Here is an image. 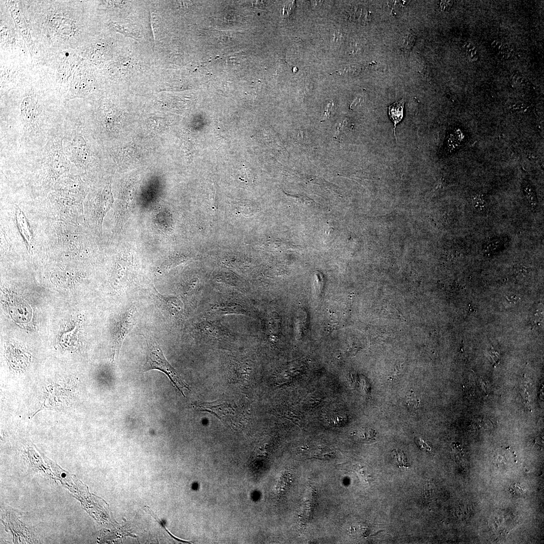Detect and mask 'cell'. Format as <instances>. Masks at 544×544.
Instances as JSON below:
<instances>
[{"label":"cell","mask_w":544,"mask_h":544,"mask_svg":"<svg viewBox=\"0 0 544 544\" xmlns=\"http://www.w3.org/2000/svg\"><path fill=\"white\" fill-rule=\"evenodd\" d=\"M40 97L32 89L22 97L18 114L23 138L30 141L38 137L44 125L43 107Z\"/></svg>","instance_id":"6da1fadb"},{"label":"cell","mask_w":544,"mask_h":544,"mask_svg":"<svg viewBox=\"0 0 544 544\" xmlns=\"http://www.w3.org/2000/svg\"><path fill=\"white\" fill-rule=\"evenodd\" d=\"M62 141L63 138H52L44 151L42 166L46 183L50 187L60 177L69 174L70 170V161L64 153Z\"/></svg>","instance_id":"7a4b0ae2"},{"label":"cell","mask_w":544,"mask_h":544,"mask_svg":"<svg viewBox=\"0 0 544 544\" xmlns=\"http://www.w3.org/2000/svg\"><path fill=\"white\" fill-rule=\"evenodd\" d=\"M143 336L147 347V354L146 362L143 366V371L157 370L162 372L169 378L175 387L185 396L182 389H189L187 384L182 380L176 371L168 362L156 341L150 335Z\"/></svg>","instance_id":"3957f363"},{"label":"cell","mask_w":544,"mask_h":544,"mask_svg":"<svg viewBox=\"0 0 544 544\" xmlns=\"http://www.w3.org/2000/svg\"><path fill=\"white\" fill-rule=\"evenodd\" d=\"M54 185V192L58 195L81 202L85 197L83 182L79 175H64Z\"/></svg>","instance_id":"277c9868"},{"label":"cell","mask_w":544,"mask_h":544,"mask_svg":"<svg viewBox=\"0 0 544 544\" xmlns=\"http://www.w3.org/2000/svg\"><path fill=\"white\" fill-rule=\"evenodd\" d=\"M114 202L111 187L106 185L96 196L94 203L93 217L96 224L101 230L103 219Z\"/></svg>","instance_id":"5b68a950"},{"label":"cell","mask_w":544,"mask_h":544,"mask_svg":"<svg viewBox=\"0 0 544 544\" xmlns=\"http://www.w3.org/2000/svg\"><path fill=\"white\" fill-rule=\"evenodd\" d=\"M135 311L132 308L127 310L122 315L118 322L115 335L114 358H118L122 343L135 323Z\"/></svg>","instance_id":"8992f818"},{"label":"cell","mask_w":544,"mask_h":544,"mask_svg":"<svg viewBox=\"0 0 544 544\" xmlns=\"http://www.w3.org/2000/svg\"><path fill=\"white\" fill-rule=\"evenodd\" d=\"M15 212L17 224L19 230L29 250L32 247L33 244V237L30 230V227L24 214L19 207H16Z\"/></svg>","instance_id":"52a82bcc"},{"label":"cell","mask_w":544,"mask_h":544,"mask_svg":"<svg viewBox=\"0 0 544 544\" xmlns=\"http://www.w3.org/2000/svg\"><path fill=\"white\" fill-rule=\"evenodd\" d=\"M211 311L214 313L220 315L230 314H245L246 313V311L242 305L235 303L217 304L211 308Z\"/></svg>","instance_id":"ba28073f"},{"label":"cell","mask_w":544,"mask_h":544,"mask_svg":"<svg viewBox=\"0 0 544 544\" xmlns=\"http://www.w3.org/2000/svg\"><path fill=\"white\" fill-rule=\"evenodd\" d=\"M404 99H402L393 103L388 107V115L394 124L393 133L397 142L395 133L396 125L401 121L403 117Z\"/></svg>","instance_id":"9c48e42d"},{"label":"cell","mask_w":544,"mask_h":544,"mask_svg":"<svg viewBox=\"0 0 544 544\" xmlns=\"http://www.w3.org/2000/svg\"><path fill=\"white\" fill-rule=\"evenodd\" d=\"M161 305L172 315L180 313L182 309L181 301L176 297H166L160 294H156Z\"/></svg>","instance_id":"30bf717a"},{"label":"cell","mask_w":544,"mask_h":544,"mask_svg":"<svg viewBox=\"0 0 544 544\" xmlns=\"http://www.w3.org/2000/svg\"><path fill=\"white\" fill-rule=\"evenodd\" d=\"M522 190L529 206L535 208L537 206V199L533 186L529 182L524 180L522 183Z\"/></svg>","instance_id":"8fae6325"},{"label":"cell","mask_w":544,"mask_h":544,"mask_svg":"<svg viewBox=\"0 0 544 544\" xmlns=\"http://www.w3.org/2000/svg\"><path fill=\"white\" fill-rule=\"evenodd\" d=\"M503 240L500 238H494L486 243L484 250L486 253H493L500 250L503 246Z\"/></svg>","instance_id":"7c38bea8"},{"label":"cell","mask_w":544,"mask_h":544,"mask_svg":"<svg viewBox=\"0 0 544 544\" xmlns=\"http://www.w3.org/2000/svg\"><path fill=\"white\" fill-rule=\"evenodd\" d=\"M471 202L473 208L479 212H482L486 209V200L482 194L473 195L471 198Z\"/></svg>","instance_id":"4fadbf2b"},{"label":"cell","mask_w":544,"mask_h":544,"mask_svg":"<svg viewBox=\"0 0 544 544\" xmlns=\"http://www.w3.org/2000/svg\"><path fill=\"white\" fill-rule=\"evenodd\" d=\"M394 454L396 459L397 462V465L399 467H408L409 464L407 463L406 457L404 453L401 451H397L394 449L393 450Z\"/></svg>","instance_id":"5bb4252c"},{"label":"cell","mask_w":544,"mask_h":544,"mask_svg":"<svg viewBox=\"0 0 544 544\" xmlns=\"http://www.w3.org/2000/svg\"><path fill=\"white\" fill-rule=\"evenodd\" d=\"M405 401L407 406L412 409L416 410L420 404L419 399L412 394L406 396Z\"/></svg>","instance_id":"9a60e30c"},{"label":"cell","mask_w":544,"mask_h":544,"mask_svg":"<svg viewBox=\"0 0 544 544\" xmlns=\"http://www.w3.org/2000/svg\"><path fill=\"white\" fill-rule=\"evenodd\" d=\"M357 435L360 439L363 440H371L372 439V430H367L366 429H362L359 430Z\"/></svg>","instance_id":"2e32d148"}]
</instances>
